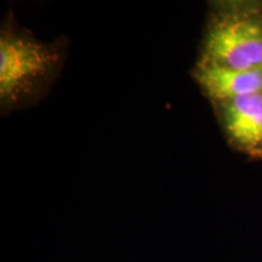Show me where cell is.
<instances>
[{"instance_id":"cell-1","label":"cell","mask_w":262,"mask_h":262,"mask_svg":"<svg viewBox=\"0 0 262 262\" xmlns=\"http://www.w3.org/2000/svg\"><path fill=\"white\" fill-rule=\"evenodd\" d=\"M57 52L28 35L3 33L0 38V98L15 102L34 90L57 64Z\"/></svg>"},{"instance_id":"cell-2","label":"cell","mask_w":262,"mask_h":262,"mask_svg":"<svg viewBox=\"0 0 262 262\" xmlns=\"http://www.w3.org/2000/svg\"><path fill=\"white\" fill-rule=\"evenodd\" d=\"M201 62L234 70L262 67V25L247 15L219 18L206 33Z\"/></svg>"},{"instance_id":"cell-3","label":"cell","mask_w":262,"mask_h":262,"mask_svg":"<svg viewBox=\"0 0 262 262\" xmlns=\"http://www.w3.org/2000/svg\"><path fill=\"white\" fill-rule=\"evenodd\" d=\"M196 83L215 102L262 93V70H234L226 66L199 62L194 71Z\"/></svg>"},{"instance_id":"cell-4","label":"cell","mask_w":262,"mask_h":262,"mask_svg":"<svg viewBox=\"0 0 262 262\" xmlns=\"http://www.w3.org/2000/svg\"><path fill=\"white\" fill-rule=\"evenodd\" d=\"M222 123L229 140L241 149H262V93L221 102Z\"/></svg>"},{"instance_id":"cell-5","label":"cell","mask_w":262,"mask_h":262,"mask_svg":"<svg viewBox=\"0 0 262 262\" xmlns=\"http://www.w3.org/2000/svg\"><path fill=\"white\" fill-rule=\"evenodd\" d=\"M261 70H262V67H261Z\"/></svg>"}]
</instances>
